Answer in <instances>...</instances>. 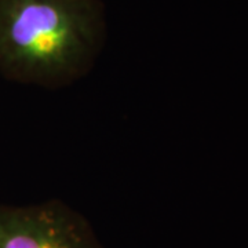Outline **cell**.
Here are the masks:
<instances>
[{
	"label": "cell",
	"instance_id": "6da1fadb",
	"mask_svg": "<svg viewBox=\"0 0 248 248\" xmlns=\"http://www.w3.org/2000/svg\"><path fill=\"white\" fill-rule=\"evenodd\" d=\"M107 37L101 0H0V75L43 89L89 73Z\"/></svg>",
	"mask_w": 248,
	"mask_h": 248
},
{
	"label": "cell",
	"instance_id": "7a4b0ae2",
	"mask_svg": "<svg viewBox=\"0 0 248 248\" xmlns=\"http://www.w3.org/2000/svg\"><path fill=\"white\" fill-rule=\"evenodd\" d=\"M0 248H104L91 222L62 200L0 204Z\"/></svg>",
	"mask_w": 248,
	"mask_h": 248
}]
</instances>
